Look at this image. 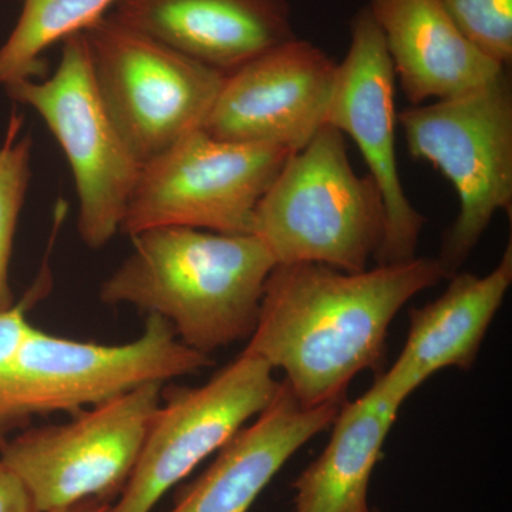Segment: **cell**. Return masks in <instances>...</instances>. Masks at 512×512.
<instances>
[{
	"label": "cell",
	"instance_id": "12",
	"mask_svg": "<svg viewBox=\"0 0 512 512\" xmlns=\"http://www.w3.org/2000/svg\"><path fill=\"white\" fill-rule=\"evenodd\" d=\"M338 64L298 37L227 74L202 130L298 153L325 126Z\"/></svg>",
	"mask_w": 512,
	"mask_h": 512
},
{
	"label": "cell",
	"instance_id": "13",
	"mask_svg": "<svg viewBox=\"0 0 512 512\" xmlns=\"http://www.w3.org/2000/svg\"><path fill=\"white\" fill-rule=\"evenodd\" d=\"M110 15L224 76L296 37L289 0H119Z\"/></svg>",
	"mask_w": 512,
	"mask_h": 512
},
{
	"label": "cell",
	"instance_id": "9",
	"mask_svg": "<svg viewBox=\"0 0 512 512\" xmlns=\"http://www.w3.org/2000/svg\"><path fill=\"white\" fill-rule=\"evenodd\" d=\"M212 365L210 355L185 346L157 315H147L143 333L123 345L62 338L32 326L13 362V399L30 424L33 417L82 412Z\"/></svg>",
	"mask_w": 512,
	"mask_h": 512
},
{
	"label": "cell",
	"instance_id": "23",
	"mask_svg": "<svg viewBox=\"0 0 512 512\" xmlns=\"http://www.w3.org/2000/svg\"><path fill=\"white\" fill-rule=\"evenodd\" d=\"M111 503L103 500H86L53 512H107Z\"/></svg>",
	"mask_w": 512,
	"mask_h": 512
},
{
	"label": "cell",
	"instance_id": "17",
	"mask_svg": "<svg viewBox=\"0 0 512 512\" xmlns=\"http://www.w3.org/2000/svg\"><path fill=\"white\" fill-rule=\"evenodd\" d=\"M404 403L379 376L362 397L343 403L328 446L293 483V512H370V478Z\"/></svg>",
	"mask_w": 512,
	"mask_h": 512
},
{
	"label": "cell",
	"instance_id": "14",
	"mask_svg": "<svg viewBox=\"0 0 512 512\" xmlns=\"http://www.w3.org/2000/svg\"><path fill=\"white\" fill-rule=\"evenodd\" d=\"M345 402L302 406L282 380L264 412L217 451L168 512H248L293 454L332 426Z\"/></svg>",
	"mask_w": 512,
	"mask_h": 512
},
{
	"label": "cell",
	"instance_id": "5",
	"mask_svg": "<svg viewBox=\"0 0 512 512\" xmlns=\"http://www.w3.org/2000/svg\"><path fill=\"white\" fill-rule=\"evenodd\" d=\"M97 92L143 165L202 127L224 74L107 13L84 30Z\"/></svg>",
	"mask_w": 512,
	"mask_h": 512
},
{
	"label": "cell",
	"instance_id": "24",
	"mask_svg": "<svg viewBox=\"0 0 512 512\" xmlns=\"http://www.w3.org/2000/svg\"><path fill=\"white\" fill-rule=\"evenodd\" d=\"M370 512H382V511H379V510H370Z\"/></svg>",
	"mask_w": 512,
	"mask_h": 512
},
{
	"label": "cell",
	"instance_id": "22",
	"mask_svg": "<svg viewBox=\"0 0 512 512\" xmlns=\"http://www.w3.org/2000/svg\"><path fill=\"white\" fill-rule=\"evenodd\" d=\"M0 512H37L28 487L0 460Z\"/></svg>",
	"mask_w": 512,
	"mask_h": 512
},
{
	"label": "cell",
	"instance_id": "19",
	"mask_svg": "<svg viewBox=\"0 0 512 512\" xmlns=\"http://www.w3.org/2000/svg\"><path fill=\"white\" fill-rule=\"evenodd\" d=\"M22 123L18 111L13 110L0 146V312L8 311L16 303L9 266L20 212L32 177V138L19 137Z\"/></svg>",
	"mask_w": 512,
	"mask_h": 512
},
{
	"label": "cell",
	"instance_id": "20",
	"mask_svg": "<svg viewBox=\"0 0 512 512\" xmlns=\"http://www.w3.org/2000/svg\"><path fill=\"white\" fill-rule=\"evenodd\" d=\"M444 9L471 45L511 69L512 0H441Z\"/></svg>",
	"mask_w": 512,
	"mask_h": 512
},
{
	"label": "cell",
	"instance_id": "3",
	"mask_svg": "<svg viewBox=\"0 0 512 512\" xmlns=\"http://www.w3.org/2000/svg\"><path fill=\"white\" fill-rule=\"evenodd\" d=\"M384 222L375 181L355 173L345 134L325 124L286 160L256 208L251 234L264 242L276 265L362 272L379 251Z\"/></svg>",
	"mask_w": 512,
	"mask_h": 512
},
{
	"label": "cell",
	"instance_id": "10",
	"mask_svg": "<svg viewBox=\"0 0 512 512\" xmlns=\"http://www.w3.org/2000/svg\"><path fill=\"white\" fill-rule=\"evenodd\" d=\"M274 369L242 352L197 387H163L133 473L107 512H151L161 497L217 453L278 393Z\"/></svg>",
	"mask_w": 512,
	"mask_h": 512
},
{
	"label": "cell",
	"instance_id": "15",
	"mask_svg": "<svg viewBox=\"0 0 512 512\" xmlns=\"http://www.w3.org/2000/svg\"><path fill=\"white\" fill-rule=\"evenodd\" d=\"M450 279L436 301L410 311L406 345L394 365L379 375L403 400L440 370H468L474 365L511 286V241L490 274L457 272Z\"/></svg>",
	"mask_w": 512,
	"mask_h": 512
},
{
	"label": "cell",
	"instance_id": "1",
	"mask_svg": "<svg viewBox=\"0 0 512 512\" xmlns=\"http://www.w3.org/2000/svg\"><path fill=\"white\" fill-rule=\"evenodd\" d=\"M443 279L448 275L439 258L417 256L362 272L275 265L244 353L284 370L302 406L342 402L359 373L382 365L400 309Z\"/></svg>",
	"mask_w": 512,
	"mask_h": 512
},
{
	"label": "cell",
	"instance_id": "2",
	"mask_svg": "<svg viewBox=\"0 0 512 512\" xmlns=\"http://www.w3.org/2000/svg\"><path fill=\"white\" fill-rule=\"evenodd\" d=\"M131 239L133 251L101 285V302L160 316L204 355L251 338L276 265L261 239L185 227Z\"/></svg>",
	"mask_w": 512,
	"mask_h": 512
},
{
	"label": "cell",
	"instance_id": "18",
	"mask_svg": "<svg viewBox=\"0 0 512 512\" xmlns=\"http://www.w3.org/2000/svg\"><path fill=\"white\" fill-rule=\"evenodd\" d=\"M15 28L0 46V84L43 79L45 53L67 37L84 32L119 0H19Z\"/></svg>",
	"mask_w": 512,
	"mask_h": 512
},
{
	"label": "cell",
	"instance_id": "16",
	"mask_svg": "<svg viewBox=\"0 0 512 512\" xmlns=\"http://www.w3.org/2000/svg\"><path fill=\"white\" fill-rule=\"evenodd\" d=\"M366 8L413 106L461 96L507 70L471 45L441 0H370Z\"/></svg>",
	"mask_w": 512,
	"mask_h": 512
},
{
	"label": "cell",
	"instance_id": "7",
	"mask_svg": "<svg viewBox=\"0 0 512 512\" xmlns=\"http://www.w3.org/2000/svg\"><path fill=\"white\" fill-rule=\"evenodd\" d=\"M163 387L146 384L74 413L67 423L26 427L3 447L0 460L28 487L37 512L86 500L113 504L136 466Z\"/></svg>",
	"mask_w": 512,
	"mask_h": 512
},
{
	"label": "cell",
	"instance_id": "8",
	"mask_svg": "<svg viewBox=\"0 0 512 512\" xmlns=\"http://www.w3.org/2000/svg\"><path fill=\"white\" fill-rule=\"evenodd\" d=\"M5 90L13 101L35 110L62 147L79 198L80 239L94 251L106 247L120 232L141 164L100 99L84 33L63 40L52 76Z\"/></svg>",
	"mask_w": 512,
	"mask_h": 512
},
{
	"label": "cell",
	"instance_id": "11",
	"mask_svg": "<svg viewBox=\"0 0 512 512\" xmlns=\"http://www.w3.org/2000/svg\"><path fill=\"white\" fill-rule=\"evenodd\" d=\"M394 83L396 74L382 33L369 9H360L350 23V46L338 64L326 124L355 141L382 195L386 222L375 256L377 265L416 258L426 224V218L407 198L399 175Z\"/></svg>",
	"mask_w": 512,
	"mask_h": 512
},
{
	"label": "cell",
	"instance_id": "21",
	"mask_svg": "<svg viewBox=\"0 0 512 512\" xmlns=\"http://www.w3.org/2000/svg\"><path fill=\"white\" fill-rule=\"evenodd\" d=\"M46 285V274L40 275L28 295L8 311L0 312V451L16 433L30 426L19 413L13 399V362L23 339L32 328L28 320L30 306L39 299Z\"/></svg>",
	"mask_w": 512,
	"mask_h": 512
},
{
	"label": "cell",
	"instance_id": "4",
	"mask_svg": "<svg viewBox=\"0 0 512 512\" xmlns=\"http://www.w3.org/2000/svg\"><path fill=\"white\" fill-rule=\"evenodd\" d=\"M407 150L453 184L460 211L443 237L439 261L448 278L476 249L495 214L512 205L510 69L451 99L397 114Z\"/></svg>",
	"mask_w": 512,
	"mask_h": 512
},
{
	"label": "cell",
	"instance_id": "6",
	"mask_svg": "<svg viewBox=\"0 0 512 512\" xmlns=\"http://www.w3.org/2000/svg\"><path fill=\"white\" fill-rule=\"evenodd\" d=\"M292 151L218 140L202 128L141 165L121 234L185 227L251 234L259 202Z\"/></svg>",
	"mask_w": 512,
	"mask_h": 512
}]
</instances>
